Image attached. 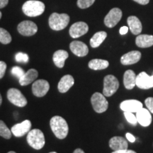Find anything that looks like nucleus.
<instances>
[{"label": "nucleus", "instance_id": "9b49d317", "mask_svg": "<svg viewBox=\"0 0 153 153\" xmlns=\"http://www.w3.org/2000/svg\"><path fill=\"white\" fill-rule=\"evenodd\" d=\"M50 89L48 82L45 79H38L33 82L32 85V91L34 96L43 97L48 93Z\"/></svg>", "mask_w": 153, "mask_h": 153}, {"label": "nucleus", "instance_id": "4468645a", "mask_svg": "<svg viewBox=\"0 0 153 153\" xmlns=\"http://www.w3.org/2000/svg\"><path fill=\"white\" fill-rule=\"evenodd\" d=\"M120 108L124 112L136 113L143 108V104L137 100L130 99L122 101L120 104Z\"/></svg>", "mask_w": 153, "mask_h": 153}, {"label": "nucleus", "instance_id": "dca6fc26", "mask_svg": "<svg viewBox=\"0 0 153 153\" xmlns=\"http://www.w3.org/2000/svg\"><path fill=\"white\" fill-rule=\"evenodd\" d=\"M141 58V53L137 51H133L123 55L120 58V62L124 65H130L137 63Z\"/></svg>", "mask_w": 153, "mask_h": 153}, {"label": "nucleus", "instance_id": "2eb2a0df", "mask_svg": "<svg viewBox=\"0 0 153 153\" xmlns=\"http://www.w3.org/2000/svg\"><path fill=\"white\" fill-rule=\"evenodd\" d=\"M70 48L72 52L78 57H85L89 53L87 45L83 42L79 41H72L70 45Z\"/></svg>", "mask_w": 153, "mask_h": 153}, {"label": "nucleus", "instance_id": "c9c22d12", "mask_svg": "<svg viewBox=\"0 0 153 153\" xmlns=\"http://www.w3.org/2000/svg\"><path fill=\"white\" fill-rule=\"evenodd\" d=\"M111 153H136L135 151L133 150H116V151H114V152Z\"/></svg>", "mask_w": 153, "mask_h": 153}, {"label": "nucleus", "instance_id": "5701e85b", "mask_svg": "<svg viewBox=\"0 0 153 153\" xmlns=\"http://www.w3.org/2000/svg\"><path fill=\"white\" fill-rule=\"evenodd\" d=\"M135 44L137 47L145 48L153 45V36L142 34L138 35L135 38Z\"/></svg>", "mask_w": 153, "mask_h": 153}, {"label": "nucleus", "instance_id": "7c9ffc66", "mask_svg": "<svg viewBox=\"0 0 153 153\" xmlns=\"http://www.w3.org/2000/svg\"><path fill=\"white\" fill-rule=\"evenodd\" d=\"M15 59L18 62H23V63H27L29 60V57L26 53L19 52L17 53L15 56Z\"/></svg>", "mask_w": 153, "mask_h": 153}, {"label": "nucleus", "instance_id": "cd10ccee", "mask_svg": "<svg viewBox=\"0 0 153 153\" xmlns=\"http://www.w3.org/2000/svg\"><path fill=\"white\" fill-rule=\"evenodd\" d=\"M11 36L10 33L4 28H0V42L2 44H9L11 42Z\"/></svg>", "mask_w": 153, "mask_h": 153}, {"label": "nucleus", "instance_id": "423d86ee", "mask_svg": "<svg viewBox=\"0 0 153 153\" xmlns=\"http://www.w3.org/2000/svg\"><path fill=\"white\" fill-rule=\"evenodd\" d=\"M91 103L94 110L97 113L101 114L108 109V102L105 98V96L99 92H95L91 98Z\"/></svg>", "mask_w": 153, "mask_h": 153}, {"label": "nucleus", "instance_id": "f257e3e1", "mask_svg": "<svg viewBox=\"0 0 153 153\" xmlns=\"http://www.w3.org/2000/svg\"><path fill=\"white\" fill-rule=\"evenodd\" d=\"M50 125L54 135L58 139H65L69 131L68 124L62 117L55 116L50 120Z\"/></svg>", "mask_w": 153, "mask_h": 153}, {"label": "nucleus", "instance_id": "58836bf2", "mask_svg": "<svg viewBox=\"0 0 153 153\" xmlns=\"http://www.w3.org/2000/svg\"><path fill=\"white\" fill-rule=\"evenodd\" d=\"M9 0H0V9H2L8 4Z\"/></svg>", "mask_w": 153, "mask_h": 153}, {"label": "nucleus", "instance_id": "a211bd4d", "mask_svg": "<svg viewBox=\"0 0 153 153\" xmlns=\"http://www.w3.org/2000/svg\"><path fill=\"white\" fill-rule=\"evenodd\" d=\"M109 147L114 151L126 150L128 147L127 140L123 137L114 136L109 140Z\"/></svg>", "mask_w": 153, "mask_h": 153}, {"label": "nucleus", "instance_id": "9d476101", "mask_svg": "<svg viewBox=\"0 0 153 153\" xmlns=\"http://www.w3.org/2000/svg\"><path fill=\"white\" fill-rule=\"evenodd\" d=\"M135 85L142 89H151L153 87V75H148L145 72H140L136 76Z\"/></svg>", "mask_w": 153, "mask_h": 153}, {"label": "nucleus", "instance_id": "1a4fd4ad", "mask_svg": "<svg viewBox=\"0 0 153 153\" xmlns=\"http://www.w3.org/2000/svg\"><path fill=\"white\" fill-rule=\"evenodd\" d=\"M122 17V11L118 8L111 9L104 18V24L108 28H113L120 22Z\"/></svg>", "mask_w": 153, "mask_h": 153}, {"label": "nucleus", "instance_id": "393cba45", "mask_svg": "<svg viewBox=\"0 0 153 153\" xmlns=\"http://www.w3.org/2000/svg\"><path fill=\"white\" fill-rule=\"evenodd\" d=\"M88 66L91 70H101L108 68L109 66V62L107 60H101V59H94L89 61Z\"/></svg>", "mask_w": 153, "mask_h": 153}, {"label": "nucleus", "instance_id": "ddd939ff", "mask_svg": "<svg viewBox=\"0 0 153 153\" xmlns=\"http://www.w3.org/2000/svg\"><path fill=\"white\" fill-rule=\"evenodd\" d=\"M89 30V26L85 22H79L72 24L69 30V33L72 38H77L85 35Z\"/></svg>", "mask_w": 153, "mask_h": 153}, {"label": "nucleus", "instance_id": "37998d69", "mask_svg": "<svg viewBox=\"0 0 153 153\" xmlns=\"http://www.w3.org/2000/svg\"><path fill=\"white\" fill-rule=\"evenodd\" d=\"M1 15H2V14H1V12L0 11V19H1Z\"/></svg>", "mask_w": 153, "mask_h": 153}, {"label": "nucleus", "instance_id": "ea45409f", "mask_svg": "<svg viewBox=\"0 0 153 153\" xmlns=\"http://www.w3.org/2000/svg\"><path fill=\"white\" fill-rule=\"evenodd\" d=\"M73 153H85V152H84V151L82 150V149L77 148V149H76V150L74 151V152H73Z\"/></svg>", "mask_w": 153, "mask_h": 153}, {"label": "nucleus", "instance_id": "2f4dec72", "mask_svg": "<svg viewBox=\"0 0 153 153\" xmlns=\"http://www.w3.org/2000/svg\"><path fill=\"white\" fill-rule=\"evenodd\" d=\"M124 116H125V118L126 120H128V122L130 123L132 125L135 126L137 123L136 116L134 115L133 113L131 112H124Z\"/></svg>", "mask_w": 153, "mask_h": 153}, {"label": "nucleus", "instance_id": "f704fd0d", "mask_svg": "<svg viewBox=\"0 0 153 153\" xmlns=\"http://www.w3.org/2000/svg\"><path fill=\"white\" fill-rule=\"evenodd\" d=\"M126 138H127V140L129 141V142L134 143L135 141V137H134L131 133H126Z\"/></svg>", "mask_w": 153, "mask_h": 153}, {"label": "nucleus", "instance_id": "c85d7f7f", "mask_svg": "<svg viewBox=\"0 0 153 153\" xmlns=\"http://www.w3.org/2000/svg\"><path fill=\"white\" fill-rule=\"evenodd\" d=\"M95 0H77V6L80 9H87L94 3Z\"/></svg>", "mask_w": 153, "mask_h": 153}, {"label": "nucleus", "instance_id": "c756f323", "mask_svg": "<svg viewBox=\"0 0 153 153\" xmlns=\"http://www.w3.org/2000/svg\"><path fill=\"white\" fill-rule=\"evenodd\" d=\"M11 72L13 75L16 76L19 79H20V78L22 77V76L25 74L24 70H23L22 68H20V67H19V66L13 67V68H11Z\"/></svg>", "mask_w": 153, "mask_h": 153}, {"label": "nucleus", "instance_id": "a878e982", "mask_svg": "<svg viewBox=\"0 0 153 153\" xmlns=\"http://www.w3.org/2000/svg\"><path fill=\"white\" fill-rule=\"evenodd\" d=\"M107 37V33L105 31H99L96 33L90 39L91 46L95 48H98Z\"/></svg>", "mask_w": 153, "mask_h": 153}, {"label": "nucleus", "instance_id": "0eeeda50", "mask_svg": "<svg viewBox=\"0 0 153 153\" xmlns=\"http://www.w3.org/2000/svg\"><path fill=\"white\" fill-rule=\"evenodd\" d=\"M7 98L11 104L19 107H24L27 104V99L20 90L16 88H11L7 91Z\"/></svg>", "mask_w": 153, "mask_h": 153}, {"label": "nucleus", "instance_id": "79ce46f5", "mask_svg": "<svg viewBox=\"0 0 153 153\" xmlns=\"http://www.w3.org/2000/svg\"><path fill=\"white\" fill-rule=\"evenodd\" d=\"M8 153H16V152H14V151H10V152H9Z\"/></svg>", "mask_w": 153, "mask_h": 153}, {"label": "nucleus", "instance_id": "e433bc0d", "mask_svg": "<svg viewBox=\"0 0 153 153\" xmlns=\"http://www.w3.org/2000/svg\"><path fill=\"white\" fill-rule=\"evenodd\" d=\"M128 30L129 28L127 27V26H122V27L120 28V33L121 34V35H125V34L128 33Z\"/></svg>", "mask_w": 153, "mask_h": 153}, {"label": "nucleus", "instance_id": "f8f14e48", "mask_svg": "<svg viewBox=\"0 0 153 153\" xmlns=\"http://www.w3.org/2000/svg\"><path fill=\"white\" fill-rule=\"evenodd\" d=\"M31 122L29 120H25L20 123L15 124L11 128V131L14 136L20 137L27 134L30 131Z\"/></svg>", "mask_w": 153, "mask_h": 153}, {"label": "nucleus", "instance_id": "6ab92c4d", "mask_svg": "<svg viewBox=\"0 0 153 153\" xmlns=\"http://www.w3.org/2000/svg\"><path fill=\"white\" fill-rule=\"evenodd\" d=\"M74 84L73 76L70 74H66L61 78L57 85L58 91L61 93H65L71 88Z\"/></svg>", "mask_w": 153, "mask_h": 153}, {"label": "nucleus", "instance_id": "39448f33", "mask_svg": "<svg viewBox=\"0 0 153 153\" xmlns=\"http://www.w3.org/2000/svg\"><path fill=\"white\" fill-rule=\"evenodd\" d=\"M119 87V82L117 78L111 74L106 75L104 79V89L103 94L105 97H111L118 90Z\"/></svg>", "mask_w": 153, "mask_h": 153}, {"label": "nucleus", "instance_id": "4be33fe9", "mask_svg": "<svg viewBox=\"0 0 153 153\" xmlns=\"http://www.w3.org/2000/svg\"><path fill=\"white\" fill-rule=\"evenodd\" d=\"M69 54L64 50H59L55 51L53 54V60L57 68H62L65 65V62L68 58Z\"/></svg>", "mask_w": 153, "mask_h": 153}, {"label": "nucleus", "instance_id": "a19ab883", "mask_svg": "<svg viewBox=\"0 0 153 153\" xmlns=\"http://www.w3.org/2000/svg\"><path fill=\"white\" fill-rule=\"evenodd\" d=\"M1 103H2V97H1V94H0V106L1 105Z\"/></svg>", "mask_w": 153, "mask_h": 153}, {"label": "nucleus", "instance_id": "20e7f679", "mask_svg": "<svg viewBox=\"0 0 153 153\" xmlns=\"http://www.w3.org/2000/svg\"><path fill=\"white\" fill-rule=\"evenodd\" d=\"M49 26L51 29L60 30L65 28L70 22V16L67 14L53 13L49 17Z\"/></svg>", "mask_w": 153, "mask_h": 153}, {"label": "nucleus", "instance_id": "7ed1b4c3", "mask_svg": "<svg viewBox=\"0 0 153 153\" xmlns=\"http://www.w3.org/2000/svg\"><path fill=\"white\" fill-rule=\"evenodd\" d=\"M26 140L28 145L35 150H41L45 143L44 134L39 129H33L28 132Z\"/></svg>", "mask_w": 153, "mask_h": 153}, {"label": "nucleus", "instance_id": "bb28decb", "mask_svg": "<svg viewBox=\"0 0 153 153\" xmlns=\"http://www.w3.org/2000/svg\"><path fill=\"white\" fill-rule=\"evenodd\" d=\"M11 131L9 129L3 120H0V136L5 139H10L11 137Z\"/></svg>", "mask_w": 153, "mask_h": 153}, {"label": "nucleus", "instance_id": "412c9836", "mask_svg": "<svg viewBox=\"0 0 153 153\" xmlns=\"http://www.w3.org/2000/svg\"><path fill=\"white\" fill-rule=\"evenodd\" d=\"M38 76V72L35 69H30L22 77L19 79V84L22 86H26L30 85L33 81H35Z\"/></svg>", "mask_w": 153, "mask_h": 153}, {"label": "nucleus", "instance_id": "72a5a7b5", "mask_svg": "<svg viewBox=\"0 0 153 153\" xmlns=\"http://www.w3.org/2000/svg\"><path fill=\"white\" fill-rule=\"evenodd\" d=\"M6 70H7V64L3 61H0V79L4 75Z\"/></svg>", "mask_w": 153, "mask_h": 153}, {"label": "nucleus", "instance_id": "6e6552de", "mask_svg": "<svg viewBox=\"0 0 153 153\" xmlns=\"http://www.w3.org/2000/svg\"><path fill=\"white\" fill-rule=\"evenodd\" d=\"M19 33L24 36H31L35 35L38 31V26L31 21H24L18 25Z\"/></svg>", "mask_w": 153, "mask_h": 153}, {"label": "nucleus", "instance_id": "c03bdc74", "mask_svg": "<svg viewBox=\"0 0 153 153\" xmlns=\"http://www.w3.org/2000/svg\"><path fill=\"white\" fill-rule=\"evenodd\" d=\"M49 153H57L56 152H49Z\"/></svg>", "mask_w": 153, "mask_h": 153}, {"label": "nucleus", "instance_id": "b1692460", "mask_svg": "<svg viewBox=\"0 0 153 153\" xmlns=\"http://www.w3.org/2000/svg\"><path fill=\"white\" fill-rule=\"evenodd\" d=\"M136 74L133 70H128L125 72L123 75V84L127 89H133L135 86Z\"/></svg>", "mask_w": 153, "mask_h": 153}, {"label": "nucleus", "instance_id": "f03ea898", "mask_svg": "<svg viewBox=\"0 0 153 153\" xmlns=\"http://www.w3.org/2000/svg\"><path fill=\"white\" fill-rule=\"evenodd\" d=\"M45 6L43 2L37 0L26 1L22 7V10L26 16L35 17L41 15L45 11Z\"/></svg>", "mask_w": 153, "mask_h": 153}, {"label": "nucleus", "instance_id": "4c0bfd02", "mask_svg": "<svg viewBox=\"0 0 153 153\" xmlns=\"http://www.w3.org/2000/svg\"><path fill=\"white\" fill-rule=\"evenodd\" d=\"M133 1L140 4L141 5H146L149 3L150 0H133Z\"/></svg>", "mask_w": 153, "mask_h": 153}, {"label": "nucleus", "instance_id": "473e14b6", "mask_svg": "<svg viewBox=\"0 0 153 153\" xmlns=\"http://www.w3.org/2000/svg\"><path fill=\"white\" fill-rule=\"evenodd\" d=\"M145 104L146 105L147 108L149 111L153 114V98L152 97H148L145 99Z\"/></svg>", "mask_w": 153, "mask_h": 153}, {"label": "nucleus", "instance_id": "f3484780", "mask_svg": "<svg viewBox=\"0 0 153 153\" xmlns=\"http://www.w3.org/2000/svg\"><path fill=\"white\" fill-rule=\"evenodd\" d=\"M137 121L143 127L149 126L152 123V116L148 109L142 108L136 112Z\"/></svg>", "mask_w": 153, "mask_h": 153}, {"label": "nucleus", "instance_id": "aec40b11", "mask_svg": "<svg viewBox=\"0 0 153 153\" xmlns=\"http://www.w3.org/2000/svg\"><path fill=\"white\" fill-rule=\"evenodd\" d=\"M127 23L132 33L134 35H139L141 33L143 29L142 23L137 17L135 16H129L127 19Z\"/></svg>", "mask_w": 153, "mask_h": 153}]
</instances>
